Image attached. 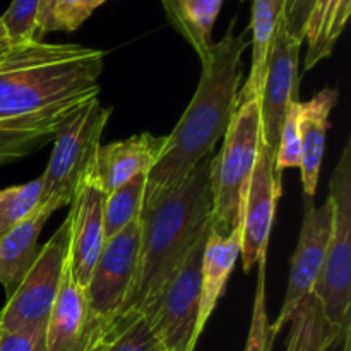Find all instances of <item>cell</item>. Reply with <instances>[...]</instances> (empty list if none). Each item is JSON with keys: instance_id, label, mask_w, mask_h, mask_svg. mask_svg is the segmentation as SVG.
<instances>
[{"instance_id": "18", "label": "cell", "mask_w": 351, "mask_h": 351, "mask_svg": "<svg viewBox=\"0 0 351 351\" xmlns=\"http://www.w3.org/2000/svg\"><path fill=\"white\" fill-rule=\"evenodd\" d=\"M51 215V209L38 206L29 218L0 237V285L5 290L7 298L14 293L36 261L41 250L38 239Z\"/></svg>"}, {"instance_id": "25", "label": "cell", "mask_w": 351, "mask_h": 351, "mask_svg": "<svg viewBox=\"0 0 351 351\" xmlns=\"http://www.w3.org/2000/svg\"><path fill=\"white\" fill-rule=\"evenodd\" d=\"M106 0H41L36 17V40L47 33L77 31Z\"/></svg>"}, {"instance_id": "30", "label": "cell", "mask_w": 351, "mask_h": 351, "mask_svg": "<svg viewBox=\"0 0 351 351\" xmlns=\"http://www.w3.org/2000/svg\"><path fill=\"white\" fill-rule=\"evenodd\" d=\"M103 351H168L144 317L136 319Z\"/></svg>"}, {"instance_id": "35", "label": "cell", "mask_w": 351, "mask_h": 351, "mask_svg": "<svg viewBox=\"0 0 351 351\" xmlns=\"http://www.w3.org/2000/svg\"><path fill=\"white\" fill-rule=\"evenodd\" d=\"M3 40H9V36H7V29H5V26H3L2 19H0V41H3Z\"/></svg>"}, {"instance_id": "2", "label": "cell", "mask_w": 351, "mask_h": 351, "mask_svg": "<svg viewBox=\"0 0 351 351\" xmlns=\"http://www.w3.org/2000/svg\"><path fill=\"white\" fill-rule=\"evenodd\" d=\"M213 156L204 158L170 194L143 208L136 278L117 336L151 314L189 252L211 230Z\"/></svg>"}, {"instance_id": "6", "label": "cell", "mask_w": 351, "mask_h": 351, "mask_svg": "<svg viewBox=\"0 0 351 351\" xmlns=\"http://www.w3.org/2000/svg\"><path fill=\"white\" fill-rule=\"evenodd\" d=\"M112 108L99 98L89 99L69 112L53 136V149L41 175L40 206L58 211L69 206L88 175Z\"/></svg>"}, {"instance_id": "9", "label": "cell", "mask_w": 351, "mask_h": 351, "mask_svg": "<svg viewBox=\"0 0 351 351\" xmlns=\"http://www.w3.org/2000/svg\"><path fill=\"white\" fill-rule=\"evenodd\" d=\"M208 235L195 243L165 288L156 307L144 317L168 351H194L199 341L195 328L201 295V263Z\"/></svg>"}, {"instance_id": "10", "label": "cell", "mask_w": 351, "mask_h": 351, "mask_svg": "<svg viewBox=\"0 0 351 351\" xmlns=\"http://www.w3.org/2000/svg\"><path fill=\"white\" fill-rule=\"evenodd\" d=\"M331 223L332 204L329 197L319 208L315 206L314 199H305L304 221H302L297 249L291 257L287 293H285L280 314L271 324V329L276 335L285 324L290 322L298 305L308 295L314 293V287L324 266L326 249H328V240L331 235Z\"/></svg>"}, {"instance_id": "23", "label": "cell", "mask_w": 351, "mask_h": 351, "mask_svg": "<svg viewBox=\"0 0 351 351\" xmlns=\"http://www.w3.org/2000/svg\"><path fill=\"white\" fill-rule=\"evenodd\" d=\"M65 115L0 123V167L29 156L47 146L53 141L55 130Z\"/></svg>"}, {"instance_id": "24", "label": "cell", "mask_w": 351, "mask_h": 351, "mask_svg": "<svg viewBox=\"0 0 351 351\" xmlns=\"http://www.w3.org/2000/svg\"><path fill=\"white\" fill-rule=\"evenodd\" d=\"M146 175L132 178L115 191L105 194L103 204V232L105 242L141 218L146 191Z\"/></svg>"}, {"instance_id": "20", "label": "cell", "mask_w": 351, "mask_h": 351, "mask_svg": "<svg viewBox=\"0 0 351 351\" xmlns=\"http://www.w3.org/2000/svg\"><path fill=\"white\" fill-rule=\"evenodd\" d=\"M351 14V0H315L305 26V71L331 57Z\"/></svg>"}, {"instance_id": "4", "label": "cell", "mask_w": 351, "mask_h": 351, "mask_svg": "<svg viewBox=\"0 0 351 351\" xmlns=\"http://www.w3.org/2000/svg\"><path fill=\"white\" fill-rule=\"evenodd\" d=\"M261 147L259 99L240 103L223 146L211 161V230L230 235L242 225L247 192Z\"/></svg>"}, {"instance_id": "34", "label": "cell", "mask_w": 351, "mask_h": 351, "mask_svg": "<svg viewBox=\"0 0 351 351\" xmlns=\"http://www.w3.org/2000/svg\"><path fill=\"white\" fill-rule=\"evenodd\" d=\"M350 335H351V331L346 332L345 338H343V351H351V350H350V348H351V346H350V341H351Z\"/></svg>"}, {"instance_id": "21", "label": "cell", "mask_w": 351, "mask_h": 351, "mask_svg": "<svg viewBox=\"0 0 351 351\" xmlns=\"http://www.w3.org/2000/svg\"><path fill=\"white\" fill-rule=\"evenodd\" d=\"M171 26L191 43L201 62L213 47V27L223 0H161Z\"/></svg>"}, {"instance_id": "27", "label": "cell", "mask_w": 351, "mask_h": 351, "mask_svg": "<svg viewBox=\"0 0 351 351\" xmlns=\"http://www.w3.org/2000/svg\"><path fill=\"white\" fill-rule=\"evenodd\" d=\"M266 266L267 261L257 264V285L254 295L252 319H250L249 336H247L243 351H271L273 350L276 332L271 329L266 308Z\"/></svg>"}, {"instance_id": "14", "label": "cell", "mask_w": 351, "mask_h": 351, "mask_svg": "<svg viewBox=\"0 0 351 351\" xmlns=\"http://www.w3.org/2000/svg\"><path fill=\"white\" fill-rule=\"evenodd\" d=\"M165 144L167 136L141 132L123 141L99 146L88 175L105 194H108L139 175L147 177L160 160Z\"/></svg>"}, {"instance_id": "17", "label": "cell", "mask_w": 351, "mask_h": 351, "mask_svg": "<svg viewBox=\"0 0 351 351\" xmlns=\"http://www.w3.org/2000/svg\"><path fill=\"white\" fill-rule=\"evenodd\" d=\"M339 93L332 88L319 91L308 101H300V173L305 199H314L321 175L326 139L331 122L332 108L338 103Z\"/></svg>"}, {"instance_id": "22", "label": "cell", "mask_w": 351, "mask_h": 351, "mask_svg": "<svg viewBox=\"0 0 351 351\" xmlns=\"http://www.w3.org/2000/svg\"><path fill=\"white\" fill-rule=\"evenodd\" d=\"M350 331H341L332 326L326 319L317 298L308 295L290 319V332L285 351H335Z\"/></svg>"}, {"instance_id": "12", "label": "cell", "mask_w": 351, "mask_h": 351, "mask_svg": "<svg viewBox=\"0 0 351 351\" xmlns=\"http://www.w3.org/2000/svg\"><path fill=\"white\" fill-rule=\"evenodd\" d=\"M283 194V184L274 177V158L261 139L259 156L247 192L245 211L242 221L243 273H250L257 264L267 261L271 232H273L276 206Z\"/></svg>"}, {"instance_id": "19", "label": "cell", "mask_w": 351, "mask_h": 351, "mask_svg": "<svg viewBox=\"0 0 351 351\" xmlns=\"http://www.w3.org/2000/svg\"><path fill=\"white\" fill-rule=\"evenodd\" d=\"M285 0H252V10H250V47H252V57H250V72L245 84L240 88L239 105L249 99H259L263 91L264 77H266L267 57H269L271 47H273L274 36L283 24Z\"/></svg>"}, {"instance_id": "5", "label": "cell", "mask_w": 351, "mask_h": 351, "mask_svg": "<svg viewBox=\"0 0 351 351\" xmlns=\"http://www.w3.org/2000/svg\"><path fill=\"white\" fill-rule=\"evenodd\" d=\"M141 243V219L106 240L84 287L88 351H103L119 332L132 291Z\"/></svg>"}, {"instance_id": "16", "label": "cell", "mask_w": 351, "mask_h": 351, "mask_svg": "<svg viewBox=\"0 0 351 351\" xmlns=\"http://www.w3.org/2000/svg\"><path fill=\"white\" fill-rule=\"evenodd\" d=\"M45 346L47 351H88L84 288L75 281L69 261L45 328Z\"/></svg>"}, {"instance_id": "15", "label": "cell", "mask_w": 351, "mask_h": 351, "mask_svg": "<svg viewBox=\"0 0 351 351\" xmlns=\"http://www.w3.org/2000/svg\"><path fill=\"white\" fill-rule=\"evenodd\" d=\"M242 249V225L237 226L230 235L209 230L204 243L201 263V295H199V315L195 338H201L209 317L218 307V302L226 291L230 276L240 257Z\"/></svg>"}, {"instance_id": "13", "label": "cell", "mask_w": 351, "mask_h": 351, "mask_svg": "<svg viewBox=\"0 0 351 351\" xmlns=\"http://www.w3.org/2000/svg\"><path fill=\"white\" fill-rule=\"evenodd\" d=\"M103 204H105V192L93 182L89 175H86L74 199L69 204L71 211L67 215L71 218L69 264L75 281L82 288L88 283L93 267L105 245Z\"/></svg>"}, {"instance_id": "1", "label": "cell", "mask_w": 351, "mask_h": 351, "mask_svg": "<svg viewBox=\"0 0 351 351\" xmlns=\"http://www.w3.org/2000/svg\"><path fill=\"white\" fill-rule=\"evenodd\" d=\"M233 29L235 19L201 62L197 89L175 129L167 136L163 153L147 175L143 208L177 189L204 158L215 153L216 144L228 130L239 108L242 57L250 47L249 29L239 34Z\"/></svg>"}, {"instance_id": "32", "label": "cell", "mask_w": 351, "mask_h": 351, "mask_svg": "<svg viewBox=\"0 0 351 351\" xmlns=\"http://www.w3.org/2000/svg\"><path fill=\"white\" fill-rule=\"evenodd\" d=\"M0 351H47L45 331L0 332Z\"/></svg>"}, {"instance_id": "7", "label": "cell", "mask_w": 351, "mask_h": 351, "mask_svg": "<svg viewBox=\"0 0 351 351\" xmlns=\"http://www.w3.org/2000/svg\"><path fill=\"white\" fill-rule=\"evenodd\" d=\"M332 204L331 235L326 249L324 266L314 287L326 319L341 331H350L351 317V141L343 147L329 180Z\"/></svg>"}, {"instance_id": "31", "label": "cell", "mask_w": 351, "mask_h": 351, "mask_svg": "<svg viewBox=\"0 0 351 351\" xmlns=\"http://www.w3.org/2000/svg\"><path fill=\"white\" fill-rule=\"evenodd\" d=\"M315 0H285L283 26L295 40L304 43L305 26Z\"/></svg>"}, {"instance_id": "26", "label": "cell", "mask_w": 351, "mask_h": 351, "mask_svg": "<svg viewBox=\"0 0 351 351\" xmlns=\"http://www.w3.org/2000/svg\"><path fill=\"white\" fill-rule=\"evenodd\" d=\"M41 177L0 191V237L29 218L40 206Z\"/></svg>"}, {"instance_id": "29", "label": "cell", "mask_w": 351, "mask_h": 351, "mask_svg": "<svg viewBox=\"0 0 351 351\" xmlns=\"http://www.w3.org/2000/svg\"><path fill=\"white\" fill-rule=\"evenodd\" d=\"M41 0H12L9 9L0 16L12 43H27L36 40V17Z\"/></svg>"}, {"instance_id": "11", "label": "cell", "mask_w": 351, "mask_h": 351, "mask_svg": "<svg viewBox=\"0 0 351 351\" xmlns=\"http://www.w3.org/2000/svg\"><path fill=\"white\" fill-rule=\"evenodd\" d=\"M300 48L281 24L274 36L266 65L263 91H261V139L274 158L280 143V130L285 115L293 101H298V79H300Z\"/></svg>"}, {"instance_id": "33", "label": "cell", "mask_w": 351, "mask_h": 351, "mask_svg": "<svg viewBox=\"0 0 351 351\" xmlns=\"http://www.w3.org/2000/svg\"><path fill=\"white\" fill-rule=\"evenodd\" d=\"M14 45H16V43H12V41H9V40L0 41V57H3V55H5L7 51H9L10 48L14 47Z\"/></svg>"}, {"instance_id": "28", "label": "cell", "mask_w": 351, "mask_h": 351, "mask_svg": "<svg viewBox=\"0 0 351 351\" xmlns=\"http://www.w3.org/2000/svg\"><path fill=\"white\" fill-rule=\"evenodd\" d=\"M300 99L293 101L285 115L280 130V143L274 154V177L283 184V171L300 167Z\"/></svg>"}, {"instance_id": "8", "label": "cell", "mask_w": 351, "mask_h": 351, "mask_svg": "<svg viewBox=\"0 0 351 351\" xmlns=\"http://www.w3.org/2000/svg\"><path fill=\"white\" fill-rule=\"evenodd\" d=\"M71 249V218L41 245L36 261L0 311V332L45 331Z\"/></svg>"}, {"instance_id": "3", "label": "cell", "mask_w": 351, "mask_h": 351, "mask_svg": "<svg viewBox=\"0 0 351 351\" xmlns=\"http://www.w3.org/2000/svg\"><path fill=\"white\" fill-rule=\"evenodd\" d=\"M105 51L74 43H16L0 57V123L65 115L99 95Z\"/></svg>"}]
</instances>
